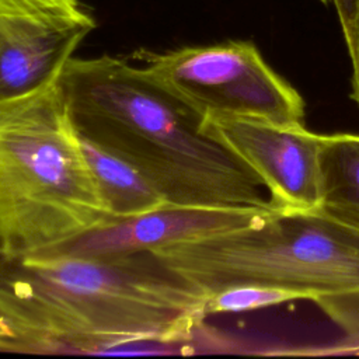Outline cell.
Segmentation results:
<instances>
[{"label":"cell","mask_w":359,"mask_h":359,"mask_svg":"<svg viewBox=\"0 0 359 359\" xmlns=\"http://www.w3.org/2000/svg\"><path fill=\"white\" fill-rule=\"evenodd\" d=\"M95 25L88 13L69 18L0 14V102L56 81Z\"/></svg>","instance_id":"cell-8"},{"label":"cell","mask_w":359,"mask_h":359,"mask_svg":"<svg viewBox=\"0 0 359 359\" xmlns=\"http://www.w3.org/2000/svg\"><path fill=\"white\" fill-rule=\"evenodd\" d=\"M201 128L259 178L273 208H321V135L304 125L233 115H205Z\"/></svg>","instance_id":"cell-6"},{"label":"cell","mask_w":359,"mask_h":359,"mask_svg":"<svg viewBox=\"0 0 359 359\" xmlns=\"http://www.w3.org/2000/svg\"><path fill=\"white\" fill-rule=\"evenodd\" d=\"M321 210L359 231V135H321Z\"/></svg>","instance_id":"cell-10"},{"label":"cell","mask_w":359,"mask_h":359,"mask_svg":"<svg viewBox=\"0 0 359 359\" xmlns=\"http://www.w3.org/2000/svg\"><path fill=\"white\" fill-rule=\"evenodd\" d=\"M79 135L137 168L171 205L272 206L259 178L144 67L72 57L59 76Z\"/></svg>","instance_id":"cell-2"},{"label":"cell","mask_w":359,"mask_h":359,"mask_svg":"<svg viewBox=\"0 0 359 359\" xmlns=\"http://www.w3.org/2000/svg\"><path fill=\"white\" fill-rule=\"evenodd\" d=\"M320 3H323V4H330L331 3V0H318Z\"/></svg>","instance_id":"cell-16"},{"label":"cell","mask_w":359,"mask_h":359,"mask_svg":"<svg viewBox=\"0 0 359 359\" xmlns=\"http://www.w3.org/2000/svg\"><path fill=\"white\" fill-rule=\"evenodd\" d=\"M293 300H297V297L285 290L255 285H243L224 289L206 297L205 313L208 317L215 314H238L279 306Z\"/></svg>","instance_id":"cell-11"},{"label":"cell","mask_w":359,"mask_h":359,"mask_svg":"<svg viewBox=\"0 0 359 359\" xmlns=\"http://www.w3.org/2000/svg\"><path fill=\"white\" fill-rule=\"evenodd\" d=\"M275 209L273 206L212 208L168 203L142 215L114 219L73 240L36 252L115 255L154 251L181 241L254 224Z\"/></svg>","instance_id":"cell-7"},{"label":"cell","mask_w":359,"mask_h":359,"mask_svg":"<svg viewBox=\"0 0 359 359\" xmlns=\"http://www.w3.org/2000/svg\"><path fill=\"white\" fill-rule=\"evenodd\" d=\"M80 140L100 194L114 219L168 205L163 194L132 164L81 136Z\"/></svg>","instance_id":"cell-9"},{"label":"cell","mask_w":359,"mask_h":359,"mask_svg":"<svg viewBox=\"0 0 359 359\" xmlns=\"http://www.w3.org/2000/svg\"><path fill=\"white\" fill-rule=\"evenodd\" d=\"M0 352H10L8 345L6 342H3L1 339H0Z\"/></svg>","instance_id":"cell-15"},{"label":"cell","mask_w":359,"mask_h":359,"mask_svg":"<svg viewBox=\"0 0 359 359\" xmlns=\"http://www.w3.org/2000/svg\"><path fill=\"white\" fill-rule=\"evenodd\" d=\"M144 67L180 100L205 115H233L304 125L302 95L250 41H224L165 52H139Z\"/></svg>","instance_id":"cell-5"},{"label":"cell","mask_w":359,"mask_h":359,"mask_svg":"<svg viewBox=\"0 0 359 359\" xmlns=\"http://www.w3.org/2000/svg\"><path fill=\"white\" fill-rule=\"evenodd\" d=\"M331 4L335 7L342 36H344V41H346L352 35L356 25L358 13H359V0H331Z\"/></svg>","instance_id":"cell-13"},{"label":"cell","mask_w":359,"mask_h":359,"mask_svg":"<svg viewBox=\"0 0 359 359\" xmlns=\"http://www.w3.org/2000/svg\"><path fill=\"white\" fill-rule=\"evenodd\" d=\"M209 297L255 285L314 302L359 348V231L318 210L275 209L254 224L150 251Z\"/></svg>","instance_id":"cell-3"},{"label":"cell","mask_w":359,"mask_h":359,"mask_svg":"<svg viewBox=\"0 0 359 359\" xmlns=\"http://www.w3.org/2000/svg\"><path fill=\"white\" fill-rule=\"evenodd\" d=\"M0 248H1V241H0Z\"/></svg>","instance_id":"cell-17"},{"label":"cell","mask_w":359,"mask_h":359,"mask_svg":"<svg viewBox=\"0 0 359 359\" xmlns=\"http://www.w3.org/2000/svg\"><path fill=\"white\" fill-rule=\"evenodd\" d=\"M206 297L150 251L11 254L0 248V339L41 355L187 353Z\"/></svg>","instance_id":"cell-1"},{"label":"cell","mask_w":359,"mask_h":359,"mask_svg":"<svg viewBox=\"0 0 359 359\" xmlns=\"http://www.w3.org/2000/svg\"><path fill=\"white\" fill-rule=\"evenodd\" d=\"M86 11L79 0H0V14L29 18H69Z\"/></svg>","instance_id":"cell-12"},{"label":"cell","mask_w":359,"mask_h":359,"mask_svg":"<svg viewBox=\"0 0 359 359\" xmlns=\"http://www.w3.org/2000/svg\"><path fill=\"white\" fill-rule=\"evenodd\" d=\"M114 220L59 84L0 102V241L29 254Z\"/></svg>","instance_id":"cell-4"},{"label":"cell","mask_w":359,"mask_h":359,"mask_svg":"<svg viewBox=\"0 0 359 359\" xmlns=\"http://www.w3.org/2000/svg\"><path fill=\"white\" fill-rule=\"evenodd\" d=\"M345 45H346V50H348L349 60H351V69H352L351 97L359 107V13H358L355 29H353L352 35L345 41Z\"/></svg>","instance_id":"cell-14"}]
</instances>
